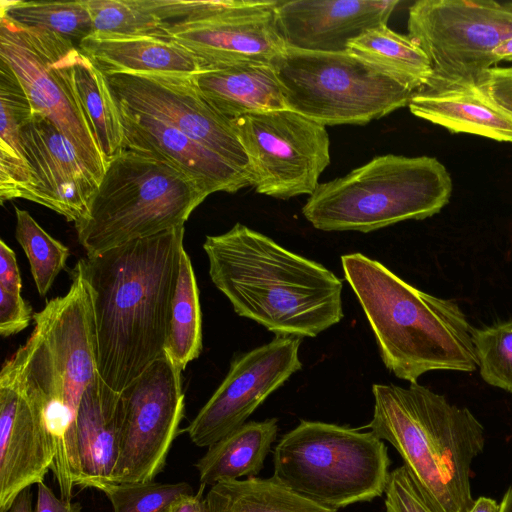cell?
Instances as JSON below:
<instances>
[{
  "mask_svg": "<svg viewBox=\"0 0 512 512\" xmlns=\"http://www.w3.org/2000/svg\"><path fill=\"white\" fill-rule=\"evenodd\" d=\"M184 233L183 225L83 258L97 372L117 392L164 354Z\"/></svg>",
  "mask_w": 512,
  "mask_h": 512,
  "instance_id": "6da1fadb",
  "label": "cell"
},
{
  "mask_svg": "<svg viewBox=\"0 0 512 512\" xmlns=\"http://www.w3.org/2000/svg\"><path fill=\"white\" fill-rule=\"evenodd\" d=\"M71 276L67 293L47 301L33 315L32 333L0 373L42 413L55 445L51 471L60 497L68 502L78 473V411L98 375L92 295L83 258Z\"/></svg>",
  "mask_w": 512,
  "mask_h": 512,
  "instance_id": "7a4b0ae2",
  "label": "cell"
},
{
  "mask_svg": "<svg viewBox=\"0 0 512 512\" xmlns=\"http://www.w3.org/2000/svg\"><path fill=\"white\" fill-rule=\"evenodd\" d=\"M209 275L234 311L276 335L316 337L343 316L342 281L318 262L236 223L207 236Z\"/></svg>",
  "mask_w": 512,
  "mask_h": 512,
  "instance_id": "3957f363",
  "label": "cell"
},
{
  "mask_svg": "<svg viewBox=\"0 0 512 512\" xmlns=\"http://www.w3.org/2000/svg\"><path fill=\"white\" fill-rule=\"evenodd\" d=\"M341 263L382 361L396 377L416 383L429 371L476 370L473 328L456 302L413 287L362 253L342 255Z\"/></svg>",
  "mask_w": 512,
  "mask_h": 512,
  "instance_id": "277c9868",
  "label": "cell"
},
{
  "mask_svg": "<svg viewBox=\"0 0 512 512\" xmlns=\"http://www.w3.org/2000/svg\"><path fill=\"white\" fill-rule=\"evenodd\" d=\"M372 420L365 426L388 441L436 512H469L471 472L483 452L484 427L467 408L416 383L374 384Z\"/></svg>",
  "mask_w": 512,
  "mask_h": 512,
  "instance_id": "5b68a950",
  "label": "cell"
},
{
  "mask_svg": "<svg viewBox=\"0 0 512 512\" xmlns=\"http://www.w3.org/2000/svg\"><path fill=\"white\" fill-rule=\"evenodd\" d=\"M452 189L450 173L435 157L386 154L319 184L302 214L318 230L368 233L439 213Z\"/></svg>",
  "mask_w": 512,
  "mask_h": 512,
  "instance_id": "8992f818",
  "label": "cell"
},
{
  "mask_svg": "<svg viewBox=\"0 0 512 512\" xmlns=\"http://www.w3.org/2000/svg\"><path fill=\"white\" fill-rule=\"evenodd\" d=\"M208 195L167 162L124 149L107 165L88 213L75 223L87 256L183 226Z\"/></svg>",
  "mask_w": 512,
  "mask_h": 512,
  "instance_id": "52a82bcc",
  "label": "cell"
},
{
  "mask_svg": "<svg viewBox=\"0 0 512 512\" xmlns=\"http://www.w3.org/2000/svg\"><path fill=\"white\" fill-rule=\"evenodd\" d=\"M273 476L297 494L330 509L381 497L391 459L374 433L301 420L274 448Z\"/></svg>",
  "mask_w": 512,
  "mask_h": 512,
  "instance_id": "ba28073f",
  "label": "cell"
},
{
  "mask_svg": "<svg viewBox=\"0 0 512 512\" xmlns=\"http://www.w3.org/2000/svg\"><path fill=\"white\" fill-rule=\"evenodd\" d=\"M273 67L287 109L324 126L367 124L408 105L413 94L349 52L286 47Z\"/></svg>",
  "mask_w": 512,
  "mask_h": 512,
  "instance_id": "9c48e42d",
  "label": "cell"
},
{
  "mask_svg": "<svg viewBox=\"0 0 512 512\" xmlns=\"http://www.w3.org/2000/svg\"><path fill=\"white\" fill-rule=\"evenodd\" d=\"M407 29L432 67L421 89L477 87L499 63L494 49L512 38V1L419 0L409 7Z\"/></svg>",
  "mask_w": 512,
  "mask_h": 512,
  "instance_id": "30bf717a",
  "label": "cell"
},
{
  "mask_svg": "<svg viewBox=\"0 0 512 512\" xmlns=\"http://www.w3.org/2000/svg\"><path fill=\"white\" fill-rule=\"evenodd\" d=\"M79 47L60 35L0 18V60L13 71L34 113L51 121L101 181L107 162L78 97L73 67Z\"/></svg>",
  "mask_w": 512,
  "mask_h": 512,
  "instance_id": "8fae6325",
  "label": "cell"
},
{
  "mask_svg": "<svg viewBox=\"0 0 512 512\" xmlns=\"http://www.w3.org/2000/svg\"><path fill=\"white\" fill-rule=\"evenodd\" d=\"M232 122L257 193L283 200L314 193L330 164L324 125L288 109L248 114Z\"/></svg>",
  "mask_w": 512,
  "mask_h": 512,
  "instance_id": "7c38bea8",
  "label": "cell"
},
{
  "mask_svg": "<svg viewBox=\"0 0 512 512\" xmlns=\"http://www.w3.org/2000/svg\"><path fill=\"white\" fill-rule=\"evenodd\" d=\"M181 371L164 353L121 393L124 417L112 482L154 481L185 414Z\"/></svg>",
  "mask_w": 512,
  "mask_h": 512,
  "instance_id": "4fadbf2b",
  "label": "cell"
},
{
  "mask_svg": "<svg viewBox=\"0 0 512 512\" xmlns=\"http://www.w3.org/2000/svg\"><path fill=\"white\" fill-rule=\"evenodd\" d=\"M278 3L208 0L199 11L175 22L169 36L192 52L204 70L238 63L273 65L286 49L276 25Z\"/></svg>",
  "mask_w": 512,
  "mask_h": 512,
  "instance_id": "5bb4252c",
  "label": "cell"
},
{
  "mask_svg": "<svg viewBox=\"0 0 512 512\" xmlns=\"http://www.w3.org/2000/svg\"><path fill=\"white\" fill-rule=\"evenodd\" d=\"M119 104L161 119L219 155L251 179L247 154L231 119L202 95L191 75H106Z\"/></svg>",
  "mask_w": 512,
  "mask_h": 512,
  "instance_id": "9a60e30c",
  "label": "cell"
},
{
  "mask_svg": "<svg viewBox=\"0 0 512 512\" xmlns=\"http://www.w3.org/2000/svg\"><path fill=\"white\" fill-rule=\"evenodd\" d=\"M301 337L273 340L234 358L221 384L189 423L195 445L209 447L246 423L248 417L302 368Z\"/></svg>",
  "mask_w": 512,
  "mask_h": 512,
  "instance_id": "2e32d148",
  "label": "cell"
},
{
  "mask_svg": "<svg viewBox=\"0 0 512 512\" xmlns=\"http://www.w3.org/2000/svg\"><path fill=\"white\" fill-rule=\"evenodd\" d=\"M21 143L32 181L24 199L74 224L84 219L100 181L71 142L51 121L34 113L21 128Z\"/></svg>",
  "mask_w": 512,
  "mask_h": 512,
  "instance_id": "e0dca14e",
  "label": "cell"
},
{
  "mask_svg": "<svg viewBox=\"0 0 512 512\" xmlns=\"http://www.w3.org/2000/svg\"><path fill=\"white\" fill-rule=\"evenodd\" d=\"M399 0L279 1L276 25L286 47L321 53H345L370 29L387 25Z\"/></svg>",
  "mask_w": 512,
  "mask_h": 512,
  "instance_id": "ac0fdd59",
  "label": "cell"
},
{
  "mask_svg": "<svg viewBox=\"0 0 512 512\" xmlns=\"http://www.w3.org/2000/svg\"><path fill=\"white\" fill-rule=\"evenodd\" d=\"M55 453L42 413L0 377V512H9L25 488L44 481Z\"/></svg>",
  "mask_w": 512,
  "mask_h": 512,
  "instance_id": "d6986e66",
  "label": "cell"
},
{
  "mask_svg": "<svg viewBox=\"0 0 512 512\" xmlns=\"http://www.w3.org/2000/svg\"><path fill=\"white\" fill-rule=\"evenodd\" d=\"M118 107L124 149L167 162L193 180L208 196L220 191L235 193L252 186L248 175L167 122L129 110L119 103Z\"/></svg>",
  "mask_w": 512,
  "mask_h": 512,
  "instance_id": "ffe728a7",
  "label": "cell"
},
{
  "mask_svg": "<svg viewBox=\"0 0 512 512\" xmlns=\"http://www.w3.org/2000/svg\"><path fill=\"white\" fill-rule=\"evenodd\" d=\"M123 417L122 393L97 375L86 389L78 411L75 486L96 489L100 484L112 482Z\"/></svg>",
  "mask_w": 512,
  "mask_h": 512,
  "instance_id": "44dd1931",
  "label": "cell"
},
{
  "mask_svg": "<svg viewBox=\"0 0 512 512\" xmlns=\"http://www.w3.org/2000/svg\"><path fill=\"white\" fill-rule=\"evenodd\" d=\"M79 49L105 75H194L204 70L202 62L172 38L93 33Z\"/></svg>",
  "mask_w": 512,
  "mask_h": 512,
  "instance_id": "7402d4cb",
  "label": "cell"
},
{
  "mask_svg": "<svg viewBox=\"0 0 512 512\" xmlns=\"http://www.w3.org/2000/svg\"><path fill=\"white\" fill-rule=\"evenodd\" d=\"M410 112L452 133H469L512 144V114L477 87L420 89L408 103Z\"/></svg>",
  "mask_w": 512,
  "mask_h": 512,
  "instance_id": "603a6c76",
  "label": "cell"
},
{
  "mask_svg": "<svg viewBox=\"0 0 512 512\" xmlns=\"http://www.w3.org/2000/svg\"><path fill=\"white\" fill-rule=\"evenodd\" d=\"M202 95L233 120L248 114L287 109L273 65L238 63L191 75Z\"/></svg>",
  "mask_w": 512,
  "mask_h": 512,
  "instance_id": "cb8c5ba5",
  "label": "cell"
},
{
  "mask_svg": "<svg viewBox=\"0 0 512 512\" xmlns=\"http://www.w3.org/2000/svg\"><path fill=\"white\" fill-rule=\"evenodd\" d=\"M93 33L170 38L169 29L204 7L206 1L84 0Z\"/></svg>",
  "mask_w": 512,
  "mask_h": 512,
  "instance_id": "d4e9b609",
  "label": "cell"
},
{
  "mask_svg": "<svg viewBox=\"0 0 512 512\" xmlns=\"http://www.w3.org/2000/svg\"><path fill=\"white\" fill-rule=\"evenodd\" d=\"M0 202L24 199L31 174L21 143V128L34 110L10 67L0 60Z\"/></svg>",
  "mask_w": 512,
  "mask_h": 512,
  "instance_id": "484cf974",
  "label": "cell"
},
{
  "mask_svg": "<svg viewBox=\"0 0 512 512\" xmlns=\"http://www.w3.org/2000/svg\"><path fill=\"white\" fill-rule=\"evenodd\" d=\"M278 432L277 418L243 424L216 443L194 464L202 485L246 476L255 477L264 467Z\"/></svg>",
  "mask_w": 512,
  "mask_h": 512,
  "instance_id": "4316f807",
  "label": "cell"
},
{
  "mask_svg": "<svg viewBox=\"0 0 512 512\" xmlns=\"http://www.w3.org/2000/svg\"><path fill=\"white\" fill-rule=\"evenodd\" d=\"M348 52L415 92L427 86L433 72L425 52L408 36L382 25L368 30Z\"/></svg>",
  "mask_w": 512,
  "mask_h": 512,
  "instance_id": "83f0119b",
  "label": "cell"
},
{
  "mask_svg": "<svg viewBox=\"0 0 512 512\" xmlns=\"http://www.w3.org/2000/svg\"><path fill=\"white\" fill-rule=\"evenodd\" d=\"M209 512H337L292 491L274 477L226 480L206 495Z\"/></svg>",
  "mask_w": 512,
  "mask_h": 512,
  "instance_id": "f1b7e54d",
  "label": "cell"
},
{
  "mask_svg": "<svg viewBox=\"0 0 512 512\" xmlns=\"http://www.w3.org/2000/svg\"><path fill=\"white\" fill-rule=\"evenodd\" d=\"M75 88L107 164L124 150L118 103L106 75L79 50L73 67Z\"/></svg>",
  "mask_w": 512,
  "mask_h": 512,
  "instance_id": "f546056e",
  "label": "cell"
},
{
  "mask_svg": "<svg viewBox=\"0 0 512 512\" xmlns=\"http://www.w3.org/2000/svg\"><path fill=\"white\" fill-rule=\"evenodd\" d=\"M202 350V313L195 273L185 249L175 290L164 353L182 372Z\"/></svg>",
  "mask_w": 512,
  "mask_h": 512,
  "instance_id": "4dcf8cb0",
  "label": "cell"
},
{
  "mask_svg": "<svg viewBox=\"0 0 512 512\" xmlns=\"http://www.w3.org/2000/svg\"><path fill=\"white\" fill-rule=\"evenodd\" d=\"M0 18L22 28L54 32L79 47L93 34V24L84 0L22 1L2 0Z\"/></svg>",
  "mask_w": 512,
  "mask_h": 512,
  "instance_id": "1f68e13d",
  "label": "cell"
},
{
  "mask_svg": "<svg viewBox=\"0 0 512 512\" xmlns=\"http://www.w3.org/2000/svg\"><path fill=\"white\" fill-rule=\"evenodd\" d=\"M15 215L16 240L28 258L37 291L44 296L66 267L70 251L46 232L28 211L16 207Z\"/></svg>",
  "mask_w": 512,
  "mask_h": 512,
  "instance_id": "d6a6232c",
  "label": "cell"
},
{
  "mask_svg": "<svg viewBox=\"0 0 512 512\" xmlns=\"http://www.w3.org/2000/svg\"><path fill=\"white\" fill-rule=\"evenodd\" d=\"M472 342L482 379L512 393V320L473 328Z\"/></svg>",
  "mask_w": 512,
  "mask_h": 512,
  "instance_id": "836d02e7",
  "label": "cell"
},
{
  "mask_svg": "<svg viewBox=\"0 0 512 512\" xmlns=\"http://www.w3.org/2000/svg\"><path fill=\"white\" fill-rule=\"evenodd\" d=\"M96 489L106 495L114 512H165L176 498L193 493L186 482H106Z\"/></svg>",
  "mask_w": 512,
  "mask_h": 512,
  "instance_id": "e575fe53",
  "label": "cell"
},
{
  "mask_svg": "<svg viewBox=\"0 0 512 512\" xmlns=\"http://www.w3.org/2000/svg\"><path fill=\"white\" fill-rule=\"evenodd\" d=\"M384 494L386 512H436L404 465L391 471Z\"/></svg>",
  "mask_w": 512,
  "mask_h": 512,
  "instance_id": "d590c367",
  "label": "cell"
},
{
  "mask_svg": "<svg viewBox=\"0 0 512 512\" xmlns=\"http://www.w3.org/2000/svg\"><path fill=\"white\" fill-rule=\"evenodd\" d=\"M32 316L31 307L21 297L0 288V334L9 337L24 330Z\"/></svg>",
  "mask_w": 512,
  "mask_h": 512,
  "instance_id": "8d00e7d4",
  "label": "cell"
},
{
  "mask_svg": "<svg viewBox=\"0 0 512 512\" xmlns=\"http://www.w3.org/2000/svg\"><path fill=\"white\" fill-rule=\"evenodd\" d=\"M477 88L512 114V67L489 69Z\"/></svg>",
  "mask_w": 512,
  "mask_h": 512,
  "instance_id": "74e56055",
  "label": "cell"
},
{
  "mask_svg": "<svg viewBox=\"0 0 512 512\" xmlns=\"http://www.w3.org/2000/svg\"><path fill=\"white\" fill-rule=\"evenodd\" d=\"M0 288L17 294H21L22 289L15 252L4 240L0 241Z\"/></svg>",
  "mask_w": 512,
  "mask_h": 512,
  "instance_id": "f35d334b",
  "label": "cell"
},
{
  "mask_svg": "<svg viewBox=\"0 0 512 512\" xmlns=\"http://www.w3.org/2000/svg\"><path fill=\"white\" fill-rule=\"evenodd\" d=\"M79 502H68L57 497L52 489L43 481L37 484V500L35 512H81Z\"/></svg>",
  "mask_w": 512,
  "mask_h": 512,
  "instance_id": "ab89813d",
  "label": "cell"
},
{
  "mask_svg": "<svg viewBox=\"0 0 512 512\" xmlns=\"http://www.w3.org/2000/svg\"><path fill=\"white\" fill-rule=\"evenodd\" d=\"M205 485L201 484L196 494H184L176 498L165 512H209L206 498L203 497Z\"/></svg>",
  "mask_w": 512,
  "mask_h": 512,
  "instance_id": "60d3db41",
  "label": "cell"
},
{
  "mask_svg": "<svg viewBox=\"0 0 512 512\" xmlns=\"http://www.w3.org/2000/svg\"><path fill=\"white\" fill-rule=\"evenodd\" d=\"M9 512H35L32 506L31 487L25 488L18 494Z\"/></svg>",
  "mask_w": 512,
  "mask_h": 512,
  "instance_id": "b9f144b4",
  "label": "cell"
},
{
  "mask_svg": "<svg viewBox=\"0 0 512 512\" xmlns=\"http://www.w3.org/2000/svg\"><path fill=\"white\" fill-rule=\"evenodd\" d=\"M499 503L494 499L481 496L474 500L469 512H499Z\"/></svg>",
  "mask_w": 512,
  "mask_h": 512,
  "instance_id": "7bdbcfd3",
  "label": "cell"
},
{
  "mask_svg": "<svg viewBox=\"0 0 512 512\" xmlns=\"http://www.w3.org/2000/svg\"><path fill=\"white\" fill-rule=\"evenodd\" d=\"M493 55L498 62L501 60L508 61L510 58H512V38L498 45L494 49Z\"/></svg>",
  "mask_w": 512,
  "mask_h": 512,
  "instance_id": "ee69618b",
  "label": "cell"
},
{
  "mask_svg": "<svg viewBox=\"0 0 512 512\" xmlns=\"http://www.w3.org/2000/svg\"><path fill=\"white\" fill-rule=\"evenodd\" d=\"M499 506V512H512V483L504 493Z\"/></svg>",
  "mask_w": 512,
  "mask_h": 512,
  "instance_id": "f6af8a7d",
  "label": "cell"
},
{
  "mask_svg": "<svg viewBox=\"0 0 512 512\" xmlns=\"http://www.w3.org/2000/svg\"><path fill=\"white\" fill-rule=\"evenodd\" d=\"M508 61H512V58H510Z\"/></svg>",
  "mask_w": 512,
  "mask_h": 512,
  "instance_id": "bcb514c9",
  "label": "cell"
}]
</instances>
